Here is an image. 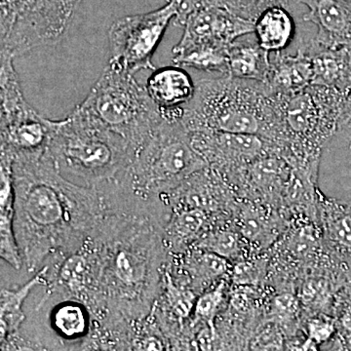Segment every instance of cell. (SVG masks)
Here are the masks:
<instances>
[{"instance_id": "1", "label": "cell", "mask_w": 351, "mask_h": 351, "mask_svg": "<svg viewBox=\"0 0 351 351\" xmlns=\"http://www.w3.org/2000/svg\"><path fill=\"white\" fill-rule=\"evenodd\" d=\"M12 173L14 230L29 274L51 256L64 257L82 249L117 213L105 186L69 181L47 151L16 157Z\"/></svg>"}, {"instance_id": "2", "label": "cell", "mask_w": 351, "mask_h": 351, "mask_svg": "<svg viewBox=\"0 0 351 351\" xmlns=\"http://www.w3.org/2000/svg\"><path fill=\"white\" fill-rule=\"evenodd\" d=\"M162 228L154 217L127 214L88 241L98 263L96 292L89 307L95 326H132L151 314L170 258Z\"/></svg>"}, {"instance_id": "3", "label": "cell", "mask_w": 351, "mask_h": 351, "mask_svg": "<svg viewBox=\"0 0 351 351\" xmlns=\"http://www.w3.org/2000/svg\"><path fill=\"white\" fill-rule=\"evenodd\" d=\"M182 123L188 132L252 134L276 144L281 133L278 101L269 85L228 75L196 84L195 97L184 106Z\"/></svg>"}, {"instance_id": "4", "label": "cell", "mask_w": 351, "mask_h": 351, "mask_svg": "<svg viewBox=\"0 0 351 351\" xmlns=\"http://www.w3.org/2000/svg\"><path fill=\"white\" fill-rule=\"evenodd\" d=\"M47 154L62 174L95 186L119 180L130 165L134 149L78 105L66 119L53 120Z\"/></svg>"}, {"instance_id": "5", "label": "cell", "mask_w": 351, "mask_h": 351, "mask_svg": "<svg viewBox=\"0 0 351 351\" xmlns=\"http://www.w3.org/2000/svg\"><path fill=\"white\" fill-rule=\"evenodd\" d=\"M163 120L134 154L119 181L145 199L160 198L207 167L182 123L184 107L162 110Z\"/></svg>"}, {"instance_id": "6", "label": "cell", "mask_w": 351, "mask_h": 351, "mask_svg": "<svg viewBox=\"0 0 351 351\" xmlns=\"http://www.w3.org/2000/svg\"><path fill=\"white\" fill-rule=\"evenodd\" d=\"M276 95L280 112L281 156L295 171L313 178L321 149L339 131L346 98L337 90L321 85Z\"/></svg>"}, {"instance_id": "7", "label": "cell", "mask_w": 351, "mask_h": 351, "mask_svg": "<svg viewBox=\"0 0 351 351\" xmlns=\"http://www.w3.org/2000/svg\"><path fill=\"white\" fill-rule=\"evenodd\" d=\"M80 105L125 138L134 154L163 120L162 112L152 101L145 86L134 75L110 62Z\"/></svg>"}, {"instance_id": "8", "label": "cell", "mask_w": 351, "mask_h": 351, "mask_svg": "<svg viewBox=\"0 0 351 351\" xmlns=\"http://www.w3.org/2000/svg\"><path fill=\"white\" fill-rule=\"evenodd\" d=\"M82 0H1L0 54L21 56L56 44L68 32Z\"/></svg>"}, {"instance_id": "9", "label": "cell", "mask_w": 351, "mask_h": 351, "mask_svg": "<svg viewBox=\"0 0 351 351\" xmlns=\"http://www.w3.org/2000/svg\"><path fill=\"white\" fill-rule=\"evenodd\" d=\"M0 154L11 157L36 156L47 151L53 120L45 119L25 99L14 68V58L0 55Z\"/></svg>"}, {"instance_id": "10", "label": "cell", "mask_w": 351, "mask_h": 351, "mask_svg": "<svg viewBox=\"0 0 351 351\" xmlns=\"http://www.w3.org/2000/svg\"><path fill=\"white\" fill-rule=\"evenodd\" d=\"M174 18V7L167 1L151 12L115 21L108 31L110 63L132 75L144 69L154 71L152 58Z\"/></svg>"}, {"instance_id": "11", "label": "cell", "mask_w": 351, "mask_h": 351, "mask_svg": "<svg viewBox=\"0 0 351 351\" xmlns=\"http://www.w3.org/2000/svg\"><path fill=\"white\" fill-rule=\"evenodd\" d=\"M174 53L198 47L221 46L230 47L232 43L254 32V21L240 17L223 4L202 7L186 21Z\"/></svg>"}, {"instance_id": "12", "label": "cell", "mask_w": 351, "mask_h": 351, "mask_svg": "<svg viewBox=\"0 0 351 351\" xmlns=\"http://www.w3.org/2000/svg\"><path fill=\"white\" fill-rule=\"evenodd\" d=\"M313 66V85L337 90L346 99L351 95V49L343 46H328L315 39L300 43Z\"/></svg>"}, {"instance_id": "13", "label": "cell", "mask_w": 351, "mask_h": 351, "mask_svg": "<svg viewBox=\"0 0 351 351\" xmlns=\"http://www.w3.org/2000/svg\"><path fill=\"white\" fill-rule=\"evenodd\" d=\"M307 7L302 20L317 27L315 39L328 46L351 49L350 0H295Z\"/></svg>"}, {"instance_id": "14", "label": "cell", "mask_w": 351, "mask_h": 351, "mask_svg": "<svg viewBox=\"0 0 351 351\" xmlns=\"http://www.w3.org/2000/svg\"><path fill=\"white\" fill-rule=\"evenodd\" d=\"M173 257L178 258L179 262V276H172L176 280L191 288L196 295L202 294L218 284L232 269L230 261L195 247H191L184 253L173 255Z\"/></svg>"}, {"instance_id": "15", "label": "cell", "mask_w": 351, "mask_h": 351, "mask_svg": "<svg viewBox=\"0 0 351 351\" xmlns=\"http://www.w3.org/2000/svg\"><path fill=\"white\" fill-rule=\"evenodd\" d=\"M214 214L196 207L170 210L162 228L164 243L170 255H179L191 248L198 239L213 228Z\"/></svg>"}, {"instance_id": "16", "label": "cell", "mask_w": 351, "mask_h": 351, "mask_svg": "<svg viewBox=\"0 0 351 351\" xmlns=\"http://www.w3.org/2000/svg\"><path fill=\"white\" fill-rule=\"evenodd\" d=\"M145 89L159 110H167L191 103L196 85L184 66L174 64L154 69L147 78Z\"/></svg>"}, {"instance_id": "17", "label": "cell", "mask_w": 351, "mask_h": 351, "mask_svg": "<svg viewBox=\"0 0 351 351\" xmlns=\"http://www.w3.org/2000/svg\"><path fill=\"white\" fill-rule=\"evenodd\" d=\"M12 163L10 157L0 156V257L14 269L20 270L24 262L14 230L15 193Z\"/></svg>"}, {"instance_id": "18", "label": "cell", "mask_w": 351, "mask_h": 351, "mask_svg": "<svg viewBox=\"0 0 351 351\" xmlns=\"http://www.w3.org/2000/svg\"><path fill=\"white\" fill-rule=\"evenodd\" d=\"M313 80L311 59L299 46L295 55L276 53L265 84L269 85L274 93L287 95L311 86Z\"/></svg>"}, {"instance_id": "19", "label": "cell", "mask_w": 351, "mask_h": 351, "mask_svg": "<svg viewBox=\"0 0 351 351\" xmlns=\"http://www.w3.org/2000/svg\"><path fill=\"white\" fill-rule=\"evenodd\" d=\"M253 34L263 49L269 53L282 52L295 38L294 18L287 7H269L254 21Z\"/></svg>"}, {"instance_id": "20", "label": "cell", "mask_w": 351, "mask_h": 351, "mask_svg": "<svg viewBox=\"0 0 351 351\" xmlns=\"http://www.w3.org/2000/svg\"><path fill=\"white\" fill-rule=\"evenodd\" d=\"M49 265H45L36 276L24 285L16 289H1L0 294V346L19 332L20 326L25 319L23 304L32 289L36 286H46L48 283Z\"/></svg>"}, {"instance_id": "21", "label": "cell", "mask_w": 351, "mask_h": 351, "mask_svg": "<svg viewBox=\"0 0 351 351\" xmlns=\"http://www.w3.org/2000/svg\"><path fill=\"white\" fill-rule=\"evenodd\" d=\"M270 69V53L263 49L257 40H237L230 46L226 75L239 80L267 83Z\"/></svg>"}, {"instance_id": "22", "label": "cell", "mask_w": 351, "mask_h": 351, "mask_svg": "<svg viewBox=\"0 0 351 351\" xmlns=\"http://www.w3.org/2000/svg\"><path fill=\"white\" fill-rule=\"evenodd\" d=\"M321 214L328 243L339 260L351 267V204L324 199Z\"/></svg>"}, {"instance_id": "23", "label": "cell", "mask_w": 351, "mask_h": 351, "mask_svg": "<svg viewBox=\"0 0 351 351\" xmlns=\"http://www.w3.org/2000/svg\"><path fill=\"white\" fill-rule=\"evenodd\" d=\"M51 315L53 329L57 332L59 338L64 341H73L82 339L87 341L93 330L91 311L78 300L64 299L52 311Z\"/></svg>"}, {"instance_id": "24", "label": "cell", "mask_w": 351, "mask_h": 351, "mask_svg": "<svg viewBox=\"0 0 351 351\" xmlns=\"http://www.w3.org/2000/svg\"><path fill=\"white\" fill-rule=\"evenodd\" d=\"M191 247L211 252L230 262L239 261L242 253L239 234L232 230L212 228Z\"/></svg>"}, {"instance_id": "25", "label": "cell", "mask_w": 351, "mask_h": 351, "mask_svg": "<svg viewBox=\"0 0 351 351\" xmlns=\"http://www.w3.org/2000/svg\"><path fill=\"white\" fill-rule=\"evenodd\" d=\"M228 284L225 279L219 281L217 286L205 291L196 299L193 309V326L202 323L204 326L216 329V317L225 300Z\"/></svg>"}, {"instance_id": "26", "label": "cell", "mask_w": 351, "mask_h": 351, "mask_svg": "<svg viewBox=\"0 0 351 351\" xmlns=\"http://www.w3.org/2000/svg\"><path fill=\"white\" fill-rule=\"evenodd\" d=\"M292 1L295 0H221L233 13L250 21L257 19L258 16L269 7L280 5L288 8Z\"/></svg>"}, {"instance_id": "27", "label": "cell", "mask_w": 351, "mask_h": 351, "mask_svg": "<svg viewBox=\"0 0 351 351\" xmlns=\"http://www.w3.org/2000/svg\"><path fill=\"white\" fill-rule=\"evenodd\" d=\"M240 228L245 239L250 241L261 242V244H263L262 237H265L269 241L267 237H269L270 232L269 223L261 212L249 208L242 211Z\"/></svg>"}, {"instance_id": "28", "label": "cell", "mask_w": 351, "mask_h": 351, "mask_svg": "<svg viewBox=\"0 0 351 351\" xmlns=\"http://www.w3.org/2000/svg\"><path fill=\"white\" fill-rule=\"evenodd\" d=\"M335 321L341 339V346L351 350V284L339 295Z\"/></svg>"}, {"instance_id": "29", "label": "cell", "mask_w": 351, "mask_h": 351, "mask_svg": "<svg viewBox=\"0 0 351 351\" xmlns=\"http://www.w3.org/2000/svg\"><path fill=\"white\" fill-rule=\"evenodd\" d=\"M265 265L262 262L240 261L232 267L230 276L232 282L239 286H255L263 280Z\"/></svg>"}, {"instance_id": "30", "label": "cell", "mask_w": 351, "mask_h": 351, "mask_svg": "<svg viewBox=\"0 0 351 351\" xmlns=\"http://www.w3.org/2000/svg\"><path fill=\"white\" fill-rule=\"evenodd\" d=\"M174 7L175 18L173 20L178 27H184L189 18L202 7L212 4H223L221 0H167ZM225 5V4H223Z\"/></svg>"}, {"instance_id": "31", "label": "cell", "mask_w": 351, "mask_h": 351, "mask_svg": "<svg viewBox=\"0 0 351 351\" xmlns=\"http://www.w3.org/2000/svg\"><path fill=\"white\" fill-rule=\"evenodd\" d=\"M336 321L329 319V318L313 319L307 324L308 339H311L316 346L329 341L332 335L336 332Z\"/></svg>"}, {"instance_id": "32", "label": "cell", "mask_w": 351, "mask_h": 351, "mask_svg": "<svg viewBox=\"0 0 351 351\" xmlns=\"http://www.w3.org/2000/svg\"><path fill=\"white\" fill-rule=\"evenodd\" d=\"M272 309L277 315L285 318L295 314V309H297V301H295L294 295L290 294L277 295L274 300Z\"/></svg>"}, {"instance_id": "33", "label": "cell", "mask_w": 351, "mask_h": 351, "mask_svg": "<svg viewBox=\"0 0 351 351\" xmlns=\"http://www.w3.org/2000/svg\"><path fill=\"white\" fill-rule=\"evenodd\" d=\"M278 335L274 330H265V332L258 335L257 339L258 346L263 350H269L271 348H277L278 346Z\"/></svg>"}, {"instance_id": "34", "label": "cell", "mask_w": 351, "mask_h": 351, "mask_svg": "<svg viewBox=\"0 0 351 351\" xmlns=\"http://www.w3.org/2000/svg\"><path fill=\"white\" fill-rule=\"evenodd\" d=\"M339 131H343L348 134L350 138L351 147V95L346 101L343 115H341V121H339Z\"/></svg>"}]
</instances>
